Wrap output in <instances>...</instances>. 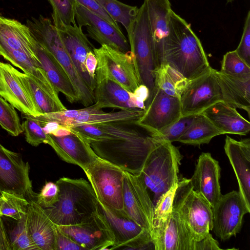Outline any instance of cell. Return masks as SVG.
Segmentation results:
<instances>
[{
    "label": "cell",
    "mask_w": 250,
    "mask_h": 250,
    "mask_svg": "<svg viewBox=\"0 0 250 250\" xmlns=\"http://www.w3.org/2000/svg\"><path fill=\"white\" fill-rule=\"evenodd\" d=\"M96 125L98 138L89 143L96 156L135 175L140 173L150 151L160 140L138 120Z\"/></svg>",
    "instance_id": "1"
},
{
    "label": "cell",
    "mask_w": 250,
    "mask_h": 250,
    "mask_svg": "<svg viewBox=\"0 0 250 250\" xmlns=\"http://www.w3.org/2000/svg\"><path fill=\"white\" fill-rule=\"evenodd\" d=\"M160 63L168 64L188 80L211 67L202 43L184 19L170 11L168 33L159 57Z\"/></svg>",
    "instance_id": "2"
},
{
    "label": "cell",
    "mask_w": 250,
    "mask_h": 250,
    "mask_svg": "<svg viewBox=\"0 0 250 250\" xmlns=\"http://www.w3.org/2000/svg\"><path fill=\"white\" fill-rule=\"evenodd\" d=\"M56 183L59 189L58 201L52 207L44 209L56 225L78 224L99 211L95 193L86 180L63 177Z\"/></svg>",
    "instance_id": "3"
},
{
    "label": "cell",
    "mask_w": 250,
    "mask_h": 250,
    "mask_svg": "<svg viewBox=\"0 0 250 250\" xmlns=\"http://www.w3.org/2000/svg\"><path fill=\"white\" fill-rule=\"evenodd\" d=\"M183 156L172 143L160 140L149 154L138 174L154 207L160 197L179 182Z\"/></svg>",
    "instance_id": "4"
},
{
    "label": "cell",
    "mask_w": 250,
    "mask_h": 250,
    "mask_svg": "<svg viewBox=\"0 0 250 250\" xmlns=\"http://www.w3.org/2000/svg\"><path fill=\"white\" fill-rule=\"evenodd\" d=\"M126 31L130 52L140 83L146 86L149 92V98L145 104L146 107L157 89L155 72L159 62L151 32L145 0L138 8L133 21Z\"/></svg>",
    "instance_id": "5"
},
{
    "label": "cell",
    "mask_w": 250,
    "mask_h": 250,
    "mask_svg": "<svg viewBox=\"0 0 250 250\" xmlns=\"http://www.w3.org/2000/svg\"><path fill=\"white\" fill-rule=\"evenodd\" d=\"M34 38L55 58L67 75L78 97L84 107L94 103V92L87 86L77 72L73 63L52 21L40 15L27 20Z\"/></svg>",
    "instance_id": "6"
},
{
    "label": "cell",
    "mask_w": 250,
    "mask_h": 250,
    "mask_svg": "<svg viewBox=\"0 0 250 250\" xmlns=\"http://www.w3.org/2000/svg\"><path fill=\"white\" fill-rule=\"evenodd\" d=\"M173 203L194 241L203 239L212 230V208L202 195L192 189L190 179L179 180Z\"/></svg>",
    "instance_id": "7"
},
{
    "label": "cell",
    "mask_w": 250,
    "mask_h": 250,
    "mask_svg": "<svg viewBox=\"0 0 250 250\" xmlns=\"http://www.w3.org/2000/svg\"><path fill=\"white\" fill-rule=\"evenodd\" d=\"M83 170L99 203L110 208L124 211L123 169L97 157Z\"/></svg>",
    "instance_id": "8"
},
{
    "label": "cell",
    "mask_w": 250,
    "mask_h": 250,
    "mask_svg": "<svg viewBox=\"0 0 250 250\" xmlns=\"http://www.w3.org/2000/svg\"><path fill=\"white\" fill-rule=\"evenodd\" d=\"M217 71L210 67L201 75L188 81L179 98L182 117L199 114L222 101Z\"/></svg>",
    "instance_id": "9"
},
{
    "label": "cell",
    "mask_w": 250,
    "mask_h": 250,
    "mask_svg": "<svg viewBox=\"0 0 250 250\" xmlns=\"http://www.w3.org/2000/svg\"><path fill=\"white\" fill-rule=\"evenodd\" d=\"M145 110H123L105 112L95 103L79 109H66L40 115L39 121L53 122L69 128L82 125H94L123 120H138Z\"/></svg>",
    "instance_id": "10"
},
{
    "label": "cell",
    "mask_w": 250,
    "mask_h": 250,
    "mask_svg": "<svg viewBox=\"0 0 250 250\" xmlns=\"http://www.w3.org/2000/svg\"><path fill=\"white\" fill-rule=\"evenodd\" d=\"M30 167L21 155L0 144V192L15 194L29 201L34 200L35 194L29 177Z\"/></svg>",
    "instance_id": "11"
},
{
    "label": "cell",
    "mask_w": 250,
    "mask_h": 250,
    "mask_svg": "<svg viewBox=\"0 0 250 250\" xmlns=\"http://www.w3.org/2000/svg\"><path fill=\"white\" fill-rule=\"evenodd\" d=\"M212 230L221 241L229 239L240 231L244 216L250 212L239 191L222 195L212 208Z\"/></svg>",
    "instance_id": "12"
},
{
    "label": "cell",
    "mask_w": 250,
    "mask_h": 250,
    "mask_svg": "<svg viewBox=\"0 0 250 250\" xmlns=\"http://www.w3.org/2000/svg\"><path fill=\"white\" fill-rule=\"evenodd\" d=\"M94 103L101 108L123 110H145V101L131 93L99 67L95 71Z\"/></svg>",
    "instance_id": "13"
},
{
    "label": "cell",
    "mask_w": 250,
    "mask_h": 250,
    "mask_svg": "<svg viewBox=\"0 0 250 250\" xmlns=\"http://www.w3.org/2000/svg\"><path fill=\"white\" fill-rule=\"evenodd\" d=\"M182 117L179 98L157 88L138 122L155 137Z\"/></svg>",
    "instance_id": "14"
},
{
    "label": "cell",
    "mask_w": 250,
    "mask_h": 250,
    "mask_svg": "<svg viewBox=\"0 0 250 250\" xmlns=\"http://www.w3.org/2000/svg\"><path fill=\"white\" fill-rule=\"evenodd\" d=\"M97 67L105 71L125 89L134 93L141 85L130 52L125 53L107 45L93 49Z\"/></svg>",
    "instance_id": "15"
},
{
    "label": "cell",
    "mask_w": 250,
    "mask_h": 250,
    "mask_svg": "<svg viewBox=\"0 0 250 250\" xmlns=\"http://www.w3.org/2000/svg\"><path fill=\"white\" fill-rule=\"evenodd\" d=\"M58 227L85 250H106L114 244L112 232L100 210L81 223Z\"/></svg>",
    "instance_id": "16"
},
{
    "label": "cell",
    "mask_w": 250,
    "mask_h": 250,
    "mask_svg": "<svg viewBox=\"0 0 250 250\" xmlns=\"http://www.w3.org/2000/svg\"><path fill=\"white\" fill-rule=\"evenodd\" d=\"M124 209L133 220L147 229L151 236L154 207L137 175L124 171Z\"/></svg>",
    "instance_id": "17"
},
{
    "label": "cell",
    "mask_w": 250,
    "mask_h": 250,
    "mask_svg": "<svg viewBox=\"0 0 250 250\" xmlns=\"http://www.w3.org/2000/svg\"><path fill=\"white\" fill-rule=\"evenodd\" d=\"M75 19L78 25L86 26L88 36L101 45L126 53L129 51V45L120 28L107 21L76 2Z\"/></svg>",
    "instance_id": "18"
},
{
    "label": "cell",
    "mask_w": 250,
    "mask_h": 250,
    "mask_svg": "<svg viewBox=\"0 0 250 250\" xmlns=\"http://www.w3.org/2000/svg\"><path fill=\"white\" fill-rule=\"evenodd\" d=\"M54 25L73 63L83 81L94 92L96 81L90 76L85 65L87 54L95 48L83 33L82 27L77 24L65 25L58 22Z\"/></svg>",
    "instance_id": "19"
},
{
    "label": "cell",
    "mask_w": 250,
    "mask_h": 250,
    "mask_svg": "<svg viewBox=\"0 0 250 250\" xmlns=\"http://www.w3.org/2000/svg\"><path fill=\"white\" fill-rule=\"evenodd\" d=\"M218 162L208 152L199 157L194 174L190 179L192 189L202 195L213 208L222 196Z\"/></svg>",
    "instance_id": "20"
},
{
    "label": "cell",
    "mask_w": 250,
    "mask_h": 250,
    "mask_svg": "<svg viewBox=\"0 0 250 250\" xmlns=\"http://www.w3.org/2000/svg\"><path fill=\"white\" fill-rule=\"evenodd\" d=\"M224 149L236 175L239 191L250 208V139L237 141L227 135Z\"/></svg>",
    "instance_id": "21"
},
{
    "label": "cell",
    "mask_w": 250,
    "mask_h": 250,
    "mask_svg": "<svg viewBox=\"0 0 250 250\" xmlns=\"http://www.w3.org/2000/svg\"><path fill=\"white\" fill-rule=\"evenodd\" d=\"M48 134L52 139L50 146L68 163L77 165L84 170L97 158L88 143L76 133L71 132L62 136Z\"/></svg>",
    "instance_id": "22"
},
{
    "label": "cell",
    "mask_w": 250,
    "mask_h": 250,
    "mask_svg": "<svg viewBox=\"0 0 250 250\" xmlns=\"http://www.w3.org/2000/svg\"><path fill=\"white\" fill-rule=\"evenodd\" d=\"M14 68L9 63L0 62V95L21 113L39 116Z\"/></svg>",
    "instance_id": "23"
},
{
    "label": "cell",
    "mask_w": 250,
    "mask_h": 250,
    "mask_svg": "<svg viewBox=\"0 0 250 250\" xmlns=\"http://www.w3.org/2000/svg\"><path fill=\"white\" fill-rule=\"evenodd\" d=\"M26 224L39 250H56L57 225L35 200L30 201L26 213Z\"/></svg>",
    "instance_id": "24"
},
{
    "label": "cell",
    "mask_w": 250,
    "mask_h": 250,
    "mask_svg": "<svg viewBox=\"0 0 250 250\" xmlns=\"http://www.w3.org/2000/svg\"><path fill=\"white\" fill-rule=\"evenodd\" d=\"M31 41L34 52L41 66L57 92L62 93L71 104L79 102L67 75L55 58L32 34Z\"/></svg>",
    "instance_id": "25"
},
{
    "label": "cell",
    "mask_w": 250,
    "mask_h": 250,
    "mask_svg": "<svg viewBox=\"0 0 250 250\" xmlns=\"http://www.w3.org/2000/svg\"><path fill=\"white\" fill-rule=\"evenodd\" d=\"M201 114L207 117L223 134L246 135L250 130V123L237 111L222 101L211 105Z\"/></svg>",
    "instance_id": "26"
},
{
    "label": "cell",
    "mask_w": 250,
    "mask_h": 250,
    "mask_svg": "<svg viewBox=\"0 0 250 250\" xmlns=\"http://www.w3.org/2000/svg\"><path fill=\"white\" fill-rule=\"evenodd\" d=\"M196 242L173 203L167 227L162 235L154 242L155 250H195Z\"/></svg>",
    "instance_id": "27"
},
{
    "label": "cell",
    "mask_w": 250,
    "mask_h": 250,
    "mask_svg": "<svg viewBox=\"0 0 250 250\" xmlns=\"http://www.w3.org/2000/svg\"><path fill=\"white\" fill-rule=\"evenodd\" d=\"M99 208L114 238V244L110 250L119 249L146 229L131 219L124 211L110 208L99 202Z\"/></svg>",
    "instance_id": "28"
},
{
    "label": "cell",
    "mask_w": 250,
    "mask_h": 250,
    "mask_svg": "<svg viewBox=\"0 0 250 250\" xmlns=\"http://www.w3.org/2000/svg\"><path fill=\"white\" fill-rule=\"evenodd\" d=\"M217 76L222 101L231 107L244 110L250 117V79L231 77L220 71Z\"/></svg>",
    "instance_id": "29"
},
{
    "label": "cell",
    "mask_w": 250,
    "mask_h": 250,
    "mask_svg": "<svg viewBox=\"0 0 250 250\" xmlns=\"http://www.w3.org/2000/svg\"><path fill=\"white\" fill-rule=\"evenodd\" d=\"M146 2L149 24L159 60L163 42L168 33L169 0H144Z\"/></svg>",
    "instance_id": "30"
},
{
    "label": "cell",
    "mask_w": 250,
    "mask_h": 250,
    "mask_svg": "<svg viewBox=\"0 0 250 250\" xmlns=\"http://www.w3.org/2000/svg\"><path fill=\"white\" fill-rule=\"evenodd\" d=\"M20 83L26 91L40 115L67 109L61 100H57L42 88L28 75L14 68Z\"/></svg>",
    "instance_id": "31"
},
{
    "label": "cell",
    "mask_w": 250,
    "mask_h": 250,
    "mask_svg": "<svg viewBox=\"0 0 250 250\" xmlns=\"http://www.w3.org/2000/svg\"><path fill=\"white\" fill-rule=\"evenodd\" d=\"M223 134L204 115L194 116L190 125L178 142L184 144L199 146L208 144L214 137Z\"/></svg>",
    "instance_id": "32"
},
{
    "label": "cell",
    "mask_w": 250,
    "mask_h": 250,
    "mask_svg": "<svg viewBox=\"0 0 250 250\" xmlns=\"http://www.w3.org/2000/svg\"><path fill=\"white\" fill-rule=\"evenodd\" d=\"M182 75L169 65L160 63L155 72L156 88L172 97L180 98L188 82Z\"/></svg>",
    "instance_id": "33"
},
{
    "label": "cell",
    "mask_w": 250,
    "mask_h": 250,
    "mask_svg": "<svg viewBox=\"0 0 250 250\" xmlns=\"http://www.w3.org/2000/svg\"><path fill=\"white\" fill-rule=\"evenodd\" d=\"M178 183L165 193L155 205L151 221V237L153 241L163 234L170 216Z\"/></svg>",
    "instance_id": "34"
},
{
    "label": "cell",
    "mask_w": 250,
    "mask_h": 250,
    "mask_svg": "<svg viewBox=\"0 0 250 250\" xmlns=\"http://www.w3.org/2000/svg\"><path fill=\"white\" fill-rule=\"evenodd\" d=\"M112 19L122 23L127 30L133 21L138 10L117 0H96Z\"/></svg>",
    "instance_id": "35"
},
{
    "label": "cell",
    "mask_w": 250,
    "mask_h": 250,
    "mask_svg": "<svg viewBox=\"0 0 250 250\" xmlns=\"http://www.w3.org/2000/svg\"><path fill=\"white\" fill-rule=\"evenodd\" d=\"M30 201L14 193H1L0 216H5L18 221L26 215Z\"/></svg>",
    "instance_id": "36"
},
{
    "label": "cell",
    "mask_w": 250,
    "mask_h": 250,
    "mask_svg": "<svg viewBox=\"0 0 250 250\" xmlns=\"http://www.w3.org/2000/svg\"><path fill=\"white\" fill-rule=\"evenodd\" d=\"M17 221L8 237L11 250H39L28 231L26 215Z\"/></svg>",
    "instance_id": "37"
},
{
    "label": "cell",
    "mask_w": 250,
    "mask_h": 250,
    "mask_svg": "<svg viewBox=\"0 0 250 250\" xmlns=\"http://www.w3.org/2000/svg\"><path fill=\"white\" fill-rule=\"evenodd\" d=\"M21 117L25 119L21 125L25 140L28 144L34 146H37L42 143L51 145L52 139L50 136L45 132L34 116L21 113Z\"/></svg>",
    "instance_id": "38"
},
{
    "label": "cell",
    "mask_w": 250,
    "mask_h": 250,
    "mask_svg": "<svg viewBox=\"0 0 250 250\" xmlns=\"http://www.w3.org/2000/svg\"><path fill=\"white\" fill-rule=\"evenodd\" d=\"M0 125L9 134L18 136L23 132L15 108L0 95Z\"/></svg>",
    "instance_id": "39"
},
{
    "label": "cell",
    "mask_w": 250,
    "mask_h": 250,
    "mask_svg": "<svg viewBox=\"0 0 250 250\" xmlns=\"http://www.w3.org/2000/svg\"><path fill=\"white\" fill-rule=\"evenodd\" d=\"M220 71L235 78L250 79V66L239 57L235 50L224 55Z\"/></svg>",
    "instance_id": "40"
},
{
    "label": "cell",
    "mask_w": 250,
    "mask_h": 250,
    "mask_svg": "<svg viewBox=\"0 0 250 250\" xmlns=\"http://www.w3.org/2000/svg\"><path fill=\"white\" fill-rule=\"evenodd\" d=\"M51 4L53 13V23L61 22L65 25L76 24L75 0H47Z\"/></svg>",
    "instance_id": "41"
},
{
    "label": "cell",
    "mask_w": 250,
    "mask_h": 250,
    "mask_svg": "<svg viewBox=\"0 0 250 250\" xmlns=\"http://www.w3.org/2000/svg\"><path fill=\"white\" fill-rule=\"evenodd\" d=\"M193 117H182L177 122L155 136V138L171 143L177 141L190 125Z\"/></svg>",
    "instance_id": "42"
},
{
    "label": "cell",
    "mask_w": 250,
    "mask_h": 250,
    "mask_svg": "<svg viewBox=\"0 0 250 250\" xmlns=\"http://www.w3.org/2000/svg\"><path fill=\"white\" fill-rule=\"evenodd\" d=\"M59 189L56 183L47 182L36 196V202L44 208L53 206L58 201Z\"/></svg>",
    "instance_id": "43"
},
{
    "label": "cell",
    "mask_w": 250,
    "mask_h": 250,
    "mask_svg": "<svg viewBox=\"0 0 250 250\" xmlns=\"http://www.w3.org/2000/svg\"><path fill=\"white\" fill-rule=\"evenodd\" d=\"M239 57L250 66V11L248 12L239 44L235 50Z\"/></svg>",
    "instance_id": "44"
},
{
    "label": "cell",
    "mask_w": 250,
    "mask_h": 250,
    "mask_svg": "<svg viewBox=\"0 0 250 250\" xmlns=\"http://www.w3.org/2000/svg\"><path fill=\"white\" fill-rule=\"evenodd\" d=\"M121 250H155L153 241L149 231L144 229L136 237L122 246Z\"/></svg>",
    "instance_id": "45"
},
{
    "label": "cell",
    "mask_w": 250,
    "mask_h": 250,
    "mask_svg": "<svg viewBox=\"0 0 250 250\" xmlns=\"http://www.w3.org/2000/svg\"><path fill=\"white\" fill-rule=\"evenodd\" d=\"M75 1L115 27L120 28L117 22L112 19L96 0H75Z\"/></svg>",
    "instance_id": "46"
},
{
    "label": "cell",
    "mask_w": 250,
    "mask_h": 250,
    "mask_svg": "<svg viewBox=\"0 0 250 250\" xmlns=\"http://www.w3.org/2000/svg\"><path fill=\"white\" fill-rule=\"evenodd\" d=\"M56 250H85L57 225Z\"/></svg>",
    "instance_id": "47"
},
{
    "label": "cell",
    "mask_w": 250,
    "mask_h": 250,
    "mask_svg": "<svg viewBox=\"0 0 250 250\" xmlns=\"http://www.w3.org/2000/svg\"><path fill=\"white\" fill-rule=\"evenodd\" d=\"M218 242L209 233L206 237L196 242L195 250H222Z\"/></svg>",
    "instance_id": "48"
},
{
    "label": "cell",
    "mask_w": 250,
    "mask_h": 250,
    "mask_svg": "<svg viewBox=\"0 0 250 250\" xmlns=\"http://www.w3.org/2000/svg\"><path fill=\"white\" fill-rule=\"evenodd\" d=\"M85 65L90 76L95 80V71L97 65V60L93 51H90L87 54Z\"/></svg>",
    "instance_id": "49"
},
{
    "label": "cell",
    "mask_w": 250,
    "mask_h": 250,
    "mask_svg": "<svg viewBox=\"0 0 250 250\" xmlns=\"http://www.w3.org/2000/svg\"><path fill=\"white\" fill-rule=\"evenodd\" d=\"M0 250H12L1 217L0 216Z\"/></svg>",
    "instance_id": "50"
},
{
    "label": "cell",
    "mask_w": 250,
    "mask_h": 250,
    "mask_svg": "<svg viewBox=\"0 0 250 250\" xmlns=\"http://www.w3.org/2000/svg\"><path fill=\"white\" fill-rule=\"evenodd\" d=\"M228 2H231L233 0H226Z\"/></svg>",
    "instance_id": "51"
},
{
    "label": "cell",
    "mask_w": 250,
    "mask_h": 250,
    "mask_svg": "<svg viewBox=\"0 0 250 250\" xmlns=\"http://www.w3.org/2000/svg\"><path fill=\"white\" fill-rule=\"evenodd\" d=\"M0 197H1V194H0Z\"/></svg>",
    "instance_id": "52"
},
{
    "label": "cell",
    "mask_w": 250,
    "mask_h": 250,
    "mask_svg": "<svg viewBox=\"0 0 250 250\" xmlns=\"http://www.w3.org/2000/svg\"><path fill=\"white\" fill-rule=\"evenodd\" d=\"M0 194H1V192H0Z\"/></svg>",
    "instance_id": "53"
}]
</instances>
